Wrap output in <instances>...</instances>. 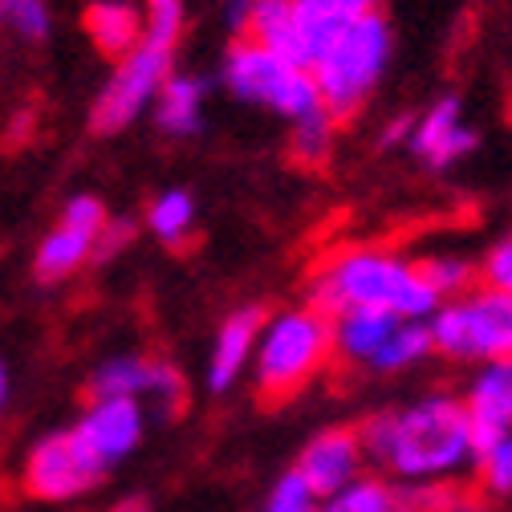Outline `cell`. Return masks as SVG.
Masks as SVG:
<instances>
[{"label":"cell","mask_w":512,"mask_h":512,"mask_svg":"<svg viewBox=\"0 0 512 512\" xmlns=\"http://www.w3.org/2000/svg\"><path fill=\"white\" fill-rule=\"evenodd\" d=\"M82 21L94 49L106 57H126L143 37V9L131 0H94Z\"/></svg>","instance_id":"cell-17"},{"label":"cell","mask_w":512,"mask_h":512,"mask_svg":"<svg viewBox=\"0 0 512 512\" xmlns=\"http://www.w3.org/2000/svg\"><path fill=\"white\" fill-rule=\"evenodd\" d=\"M248 5H252V0H232V5H228V25H232V33H236V37H244V25H248Z\"/></svg>","instance_id":"cell-32"},{"label":"cell","mask_w":512,"mask_h":512,"mask_svg":"<svg viewBox=\"0 0 512 512\" xmlns=\"http://www.w3.org/2000/svg\"><path fill=\"white\" fill-rule=\"evenodd\" d=\"M309 305L326 317L346 309H387L403 322H427L439 297L427 289L419 265L403 261L391 248H346L313 273Z\"/></svg>","instance_id":"cell-2"},{"label":"cell","mask_w":512,"mask_h":512,"mask_svg":"<svg viewBox=\"0 0 512 512\" xmlns=\"http://www.w3.org/2000/svg\"><path fill=\"white\" fill-rule=\"evenodd\" d=\"M224 82L236 98L256 102V106H269L281 118L297 122L313 110H322V98H317L313 74L293 66V61L277 57L273 49L256 45L248 37H236L224 61Z\"/></svg>","instance_id":"cell-7"},{"label":"cell","mask_w":512,"mask_h":512,"mask_svg":"<svg viewBox=\"0 0 512 512\" xmlns=\"http://www.w3.org/2000/svg\"><path fill=\"white\" fill-rule=\"evenodd\" d=\"M447 512H492V508H488L484 500H476V496H456Z\"/></svg>","instance_id":"cell-33"},{"label":"cell","mask_w":512,"mask_h":512,"mask_svg":"<svg viewBox=\"0 0 512 512\" xmlns=\"http://www.w3.org/2000/svg\"><path fill=\"white\" fill-rule=\"evenodd\" d=\"M431 354H435V346H431L427 322H399L395 334L387 338V346H382L378 358L370 362V370H378V374H403V370L419 366Z\"/></svg>","instance_id":"cell-20"},{"label":"cell","mask_w":512,"mask_h":512,"mask_svg":"<svg viewBox=\"0 0 512 512\" xmlns=\"http://www.w3.org/2000/svg\"><path fill=\"white\" fill-rule=\"evenodd\" d=\"M183 37V0H147L139 45L118 57V66L90 110V126L98 135H114L131 126L163 90L175 66V49Z\"/></svg>","instance_id":"cell-3"},{"label":"cell","mask_w":512,"mask_h":512,"mask_svg":"<svg viewBox=\"0 0 512 512\" xmlns=\"http://www.w3.org/2000/svg\"><path fill=\"white\" fill-rule=\"evenodd\" d=\"M200 114H204V82L171 74L163 90L155 94V122L159 131L171 139H187L200 131Z\"/></svg>","instance_id":"cell-18"},{"label":"cell","mask_w":512,"mask_h":512,"mask_svg":"<svg viewBox=\"0 0 512 512\" xmlns=\"http://www.w3.org/2000/svg\"><path fill=\"white\" fill-rule=\"evenodd\" d=\"M476 131L464 122V102L460 98H439V102H431L419 118H415V126H411V139H407V147H411V155H419L431 171H447V167H456L460 159H468L472 151H476Z\"/></svg>","instance_id":"cell-12"},{"label":"cell","mask_w":512,"mask_h":512,"mask_svg":"<svg viewBox=\"0 0 512 512\" xmlns=\"http://www.w3.org/2000/svg\"><path fill=\"white\" fill-rule=\"evenodd\" d=\"M102 480V472L82 456V447L74 443L70 431H53L33 443V452L25 456L21 484L37 500H74L90 492Z\"/></svg>","instance_id":"cell-9"},{"label":"cell","mask_w":512,"mask_h":512,"mask_svg":"<svg viewBox=\"0 0 512 512\" xmlns=\"http://www.w3.org/2000/svg\"><path fill=\"white\" fill-rule=\"evenodd\" d=\"M419 273L427 281V289L439 297V301H452V297H464L468 289L480 285V269L464 256H452V252H435L427 261H419Z\"/></svg>","instance_id":"cell-22"},{"label":"cell","mask_w":512,"mask_h":512,"mask_svg":"<svg viewBox=\"0 0 512 512\" xmlns=\"http://www.w3.org/2000/svg\"><path fill=\"white\" fill-rule=\"evenodd\" d=\"M0 25L37 45L49 37V5L45 0H0Z\"/></svg>","instance_id":"cell-26"},{"label":"cell","mask_w":512,"mask_h":512,"mask_svg":"<svg viewBox=\"0 0 512 512\" xmlns=\"http://www.w3.org/2000/svg\"><path fill=\"white\" fill-rule=\"evenodd\" d=\"M334 131H338V122L334 114L322 106V110H313L305 118L293 122V135H289V155L293 163L301 167H322L330 155H334Z\"/></svg>","instance_id":"cell-21"},{"label":"cell","mask_w":512,"mask_h":512,"mask_svg":"<svg viewBox=\"0 0 512 512\" xmlns=\"http://www.w3.org/2000/svg\"><path fill=\"white\" fill-rule=\"evenodd\" d=\"M131 240V224L126 220H106V228L98 232V240H94V256H114V252H122V244Z\"/></svg>","instance_id":"cell-31"},{"label":"cell","mask_w":512,"mask_h":512,"mask_svg":"<svg viewBox=\"0 0 512 512\" xmlns=\"http://www.w3.org/2000/svg\"><path fill=\"white\" fill-rule=\"evenodd\" d=\"M370 464L391 472L399 484L411 480H452L472 468L476 443L464 399L431 391L399 411H378L358 427Z\"/></svg>","instance_id":"cell-1"},{"label":"cell","mask_w":512,"mask_h":512,"mask_svg":"<svg viewBox=\"0 0 512 512\" xmlns=\"http://www.w3.org/2000/svg\"><path fill=\"white\" fill-rule=\"evenodd\" d=\"M362 468H366V452H362L358 427H326L301 447L293 472L313 488L317 500H326L346 484H354Z\"/></svg>","instance_id":"cell-11"},{"label":"cell","mask_w":512,"mask_h":512,"mask_svg":"<svg viewBox=\"0 0 512 512\" xmlns=\"http://www.w3.org/2000/svg\"><path fill=\"white\" fill-rule=\"evenodd\" d=\"M143 427H147L143 403H135V399H90V407L70 427V435L82 447V456L106 476L139 447Z\"/></svg>","instance_id":"cell-8"},{"label":"cell","mask_w":512,"mask_h":512,"mask_svg":"<svg viewBox=\"0 0 512 512\" xmlns=\"http://www.w3.org/2000/svg\"><path fill=\"white\" fill-rule=\"evenodd\" d=\"M391 25L382 13H362L346 25V33L334 41V49L309 70L317 98L334 114V122L354 118L366 98L374 94V86L382 82L391 66Z\"/></svg>","instance_id":"cell-5"},{"label":"cell","mask_w":512,"mask_h":512,"mask_svg":"<svg viewBox=\"0 0 512 512\" xmlns=\"http://www.w3.org/2000/svg\"><path fill=\"white\" fill-rule=\"evenodd\" d=\"M147 224L163 244L179 248V244H187L191 228H196V200H191L187 191H179V187L163 191V196L151 204V212H147Z\"/></svg>","instance_id":"cell-23"},{"label":"cell","mask_w":512,"mask_h":512,"mask_svg":"<svg viewBox=\"0 0 512 512\" xmlns=\"http://www.w3.org/2000/svg\"><path fill=\"white\" fill-rule=\"evenodd\" d=\"M468 419H472V443L476 452L484 443L512 431V358L484 362L464 395Z\"/></svg>","instance_id":"cell-13"},{"label":"cell","mask_w":512,"mask_h":512,"mask_svg":"<svg viewBox=\"0 0 512 512\" xmlns=\"http://www.w3.org/2000/svg\"><path fill=\"white\" fill-rule=\"evenodd\" d=\"M460 492L447 480H411L395 484V512H447Z\"/></svg>","instance_id":"cell-27"},{"label":"cell","mask_w":512,"mask_h":512,"mask_svg":"<svg viewBox=\"0 0 512 512\" xmlns=\"http://www.w3.org/2000/svg\"><path fill=\"white\" fill-rule=\"evenodd\" d=\"M338 5H346L354 17H362V13H378V9H382V0H338Z\"/></svg>","instance_id":"cell-34"},{"label":"cell","mask_w":512,"mask_h":512,"mask_svg":"<svg viewBox=\"0 0 512 512\" xmlns=\"http://www.w3.org/2000/svg\"><path fill=\"white\" fill-rule=\"evenodd\" d=\"M403 322L399 313L387 309H346L334 317V358L350 362V366H370L378 358V350L387 346V338L395 334V326Z\"/></svg>","instance_id":"cell-16"},{"label":"cell","mask_w":512,"mask_h":512,"mask_svg":"<svg viewBox=\"0 0 512 512\" xmlns=\"http://www.w3.org/2000/svg\"><path fill=\"white\" fill-rule=\"evenodd\" d=\"M334 358V317L301 305L269 317L252 354L256 395L265 403H289Z\"/></svg>","instance_id":"cell-4"},{"label":"cell","mask_w":512,"mask_h":512,"mask_svg":"<svg viewBox=\"0 0 512 512\" xmlns=\"http://www.w3.org/2000/svg\"><path fill=\"white\" fill-rule=\"evenodd\" d=\"M114 512H151V504H147V496H126L114 504Z\"/></svg>","instance_id":"cell-35"},{"label":"cell","mask_w":512,"mask_h":512,"mask_svg":"<svg viewBox=\"0 0 512 512\" xmlns=\"http://www.w3.org/2000/svg\"><path fill=\"white\" fill-rule=\"evenodd\" d=\"M435 354L452 362H500L512 358V297L488 285L468 289L464 297L439 301L427 317Z\"/></svg>","instance_id":"cell-6"},{"label":"cell","mask_w":512,"mask_h":512,"mask_svg":"<svg viewBox=\"0 0 512 512\" xmlns=\"http://www.w3.org/2000/svg\"><path fill=\"white\" fill-rule=\"evenodd\" d=\"M90 399H151L163 411H179L183 407V378L175 366L155 362V358H110L94 370L90 378Z\"/></svg>","instance_id":"cell-10"},{"label":"cell","mask_w":512,"mask_h":512,"mask_svg":"<svg viewBox=\"0 0 512 512\" xmlns=\"http://www.w3.org/2000/svg\"><path fill=\"white\" fill-rule=\"evenodd\" d=\"M472 468H476V484H480L484 496L512 500V431L484 443L472 456Z\"/></svg>","instance_id":"cell-24"},{"label":"cell","mask_w":512,"mask_h":512,"mask_svg":"<svg viewBox=\"0 0 512 512\" xmlns=\"http://www.w3.org/2000/svg\"><path fill=\"white\" fill-rule=\"evenodd\" d=\"M317 508H322V500L313 496V488L297 472H285L265 500V512H317Z\"/></svg>","instance_id":"cell-28"},{"label":"cell","mask_w":512,"mask_h":512,"mask_svg":"<svg viewBox=\"0 0 512 512\" xmlns=\"http://www.w3.org/2000/svg\"><path fill=\"white\" fill-rule=\"evenodd\" d=\"M317 512H395V484L378 476H358L342 492L326 496Z\"/></svg>","instance_id":"cell-25"},{"label":"cell","mask_w":512,"mask_h":512,"mask_svg":"<svg viewBox=\"0 0 512 512\" xmlns=\"http://www.w3.org/2000/svg\"><path fill=\"white\" fill-rule=\"evenodd\" d=\"M354 13L338 0H293V53L289 61L301 70H313L322 61L334 41L346 33Z\"/></svg>","instance_id":"cell-15"},{"label":"cell","mask_w":512,"mask_h":512,"mask_svg":"<svg viewBox=\"0 0 512 512\" xmlns=\"http://www.w3.org/2000/svg\"><path fill=\"white\" fill-rule=\"evenodd\" d=\"M480 285L488 289H500L512 297V232H504L480 261Z\"/></svg>","instance_id":"cell-29"},{"label":"cell","mask_w":512,"mask_h":512,"mask_svg":"<svg viewBox=\"0 0 512 512\" xmlns=\"http://www.w3.org/2000/svg\"><path fill=\"white\" fill-rule=\"evenodd\" d=\"M94 256V236L78 232V228H66L57 224L41 244H37V256H33V273L41 281H66L74 277L86 261Z\"/></svg>","instance_id":"cell-19"},{"label":"cell","mask_w":512,"mask_h":512,"mask_svg":"<svg viewBox=\"0 0 512 512\" xmlns=\"http://www.w3.org/2000/svg\"><path fill=\"white\" fill-rule=\"evenodd\" d=\"M106 208H102V200L98 196H74L70 204H66V212H61V224L66 228H78V232H86V236H94L98 240V232L106 228Z\"/></svg>","instance_id":"cell-30"},{"label":"cell","mask_w":512,"mask_h":512,"mask_svg":"<svg viewBox=\"0 0 512 512\" xmlns=\"http://www.w3.org/2000/svg\"><path fill=\"white\" fill-rule=\"evenodd\" d=\"M261 330H265V313L256 305L236 309V313L224 317V326L212 342V358H208V387L216 395L228 391L232 382L244 374V366L256 354V342H261Z\"/></svg>","instance_id":"cell-14"},{"label":"cell","mask_w":512,"mask_h":512,"mask_svg":"<svg viewBox=\"0 0 512 512\" xmlns=\"http://www.w3.org/2000/svg\"><path fill=\"white\" fill-rule=\"evenodd\" d=\"M5 395H9V374H5V362H0V407H5Z\"/></svg>","instance_id":"cell-36"}]
</instances>
